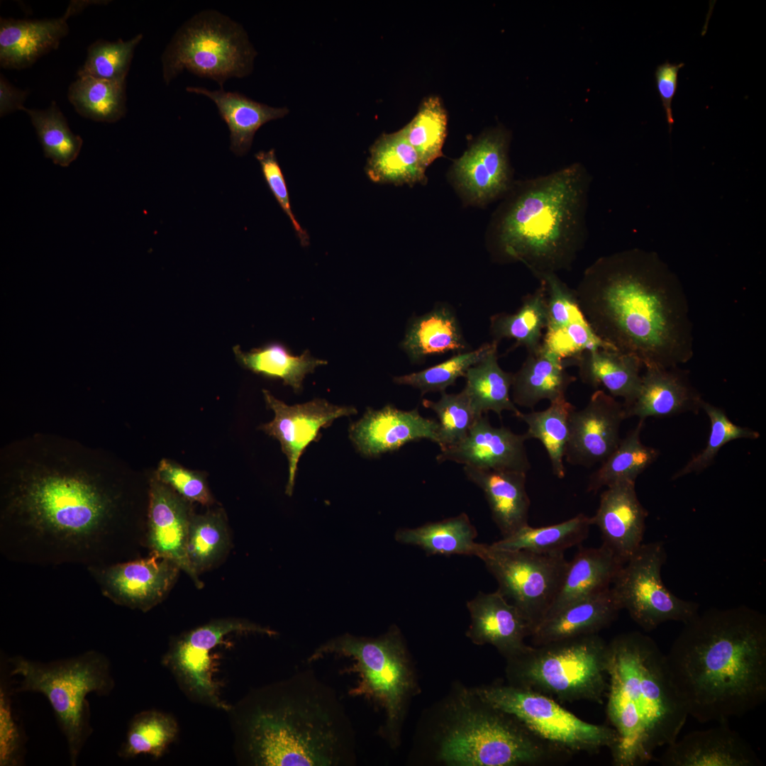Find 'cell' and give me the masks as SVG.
Wrapping results in <instances>:
<instances>
[{"label":"cell","mask_w":766,"mask_h":766,"mask_svg":"<svg viewBox=\"0 0 766 766\" xmlns=\"http://www.w3.org/2000/svg\"><path fill=\"white\" fill-rule=\"evenodd\" d=\"M623 565L603 543L599 548L580 549L568 562L560 589L544 618L572 602L610 588Z\"/></svg>","instance_id":"f1b7e54d"},{"label":"cell","mask_w":766,"mask_h":766,"mask_svg":"<svg viewBox=\"0 0 766 766\" xmlns=\"http://www.w3.org/2000/svg\"><path fill=\"white\" fill-rule=\"evenodd\" d=\"M255 156L260 165L263 177L270 191L289 218L301 244L307 245L309 236L297 222L292 211L287 184L274 150L271 149L268 151H260Z\"/></svg>","instance_id":"db71d44e"},{"label":"cell","mask_w":766,"mask_h":766,"mask_svg":"<svg viewBox=\"0 0 766 766\" xmlns=\"http://www.w3.org/2000/svg\"><path fill=\"white\" fill-rule=\"evenodd\" d=\"M684 65L683 62L670 63L666 60L663 64L658 65L655 72L656 86L665 111L670 133L674 124L672 102L677 89L679 71Z\"/></svg>","instance_id":"11a10c76"},{"label":"cell","mask_w":766,"mask_h":766,"mask_svg":"<svg viewBox=\"0 0 766 766\" xmlns=\"http://www.w3.org/2000/svg\"><path fill=\"white\" fill-rule=\"evenodd\" d=\"M626 418L623 404L603 390L595 391L584 408L570 413L566 461L587 467L603 462L618 446Z\"/></svg>","instance_id":"e0dca14e"},{"label":"cell","mask_w":766,"mask_h":766,"mask_svg":"<svg viewBox=\"0 0 766 766\" xmlns=\"http://www.w3.org/2000/svg\"><path fill=\"white\" fill-rule=\"evenodd\" d=\"M331 655L351 660L350 671L358 679L349 689L350 696H362L384 711L382 734L391 747H396L406 704L414 689L412 667L399 628L392 626L377 638L344 633L321 644L307 660Z\"/></svg>","instance_id":"52a82bcc"},{"label":"cell","mask_w":766,"mask_h":766,"mask_svg":"<svg viewBox=\"0 0 766 766\" xmlns=\"http://www.w3.org/2000/svg\"><path fill=\"white\" fill-rule=\"evenodd\" d=\"M498 342L492 340L477 349L454 354L449 359L423 370L396 377L394 381L399 384L411 386L421 392H445L455 384L456 380L465 377L468 369L480 362L492 352L497 350Z\"/></svg>","instance_id":"7dc6e473"},{"label":"cell","mask_w":766,"mask_h":766,"mask_svg":"<svg viewBox=\"0 0 766 766\" xmlns=\"http://www.w3.org/2000/svg\"><path fill=\"white\" fill-rule=\"evenodd\" d=\"M592 518L579 514L565 521L543 527L528 524L490 545L503 550H526L538 554H557L587 538Z\"/></svg>","instance_id":"d590c367"},{"label":"cell","mask_w":766,"mask_h":766,"mask_svg":"<svg viewBox=\"0 0 766 766\" xmlns=\"http://www.w3.org/2000/svg\"><path fill=\"white\" fill-rule=\"evenodd\" d=\"M256 51L243 27L213 9L201 11L185 21L162 52V77L169 84L184 70L209 78L223 89L232 77L252 70Z\"/></svg>","instance_id":"9c48e42d"},{"label":"cell","mask_w":766,"mask_h":766,"mask_svg":"<svg viewBox=\"0 0 766 766\" xmlns=\"http://www.w3.org/2000/svg\"><path fill=\"white\" fill-rule=\"evenodd\" d=\"M702 399L677 367H645L638 396L624 407L626 417H666L687 411L696 412Z\"/></svg>","instance_id":"4316f807"},{"label":"cell","mask_w":766,"mask_h":766,"mask_svg":"<svg viewBox=\"0 0 766 766\" xmlns=\"http://www.w3.org/2000/svg\"><path fill=\"white\" fill-rule=\"evenodd\" d=\"M727 723L677 739L654 760L664 766L762 765L752 747Z\"/></svg>","instance_id":"7402d4cb"},{"label":"cell","mask_w":766,"mask_h":766,"mask_svg":"<svg viewBox=\"0 0 766 766\" xmlns=\"http://www.w3.org/2000/svg\"><path fill=\"white\" fill-rule=\"evenodd\" d=\"M100 1H72L57 18L18 20L1 18L0 65L7 69L30 67L38 59L57 49L68 33L67 18Z\"/></svg>","instance_id":"603a6c76"},{"label":"cell","mask_w":766,"mask_h":766,"mask_svg":"<svg viewBox=\"0 0 766 766\" xmlns=\"http://www.w3.org/2000/svg\"><path fill=\"white\" fill-rule=\"evenodd\" d=\"M477 531L465 513L413 528L399 529L396 541L423 549L428 555H465L479 557L484 544L474 541Z\"/></svg>","instance_id":"836d02e7"},{"label":"cell","mask_w":766,"mask_h":766,"mask_svg":"<svg viewBox=\"0 0 766 766\" xmlns=\"http://www.w3.org/2000/svg\"><path fill=\"white\" fill-rule=\"evenodd\" d=\"M574 290L595 333L645 367L670 368L694 355L693 326L684 288L653 252L634 248L602 256Z\"/></svg>","instance_id":"6da1fadb"},{"label":"cell","mask_w":766,"mask_h":766,"mask_svg":"<svg viewBox=\"0 0 766 766\" xmlns=\"http://www.w3.org/2000/svg\"><path fill=\"white\" fill-rule=\"evenodd\" d=\"M548 319L547 295L543 282L533 293L524 297L521 306L512 314L501 313L490 318L493 340H515V347L523 346L528 352L537 350L542 344L543 330Z\"/></svg>","instance_id":"ab89813d"},{"label":"cell","mask_w":766,"mask_h":766,"mask_svg":"<svg viewBox=\"0 0 766 766\" xmlns=\"http://www.w3.org/2000/svg\"><path fill=\"white\" fill-rule=\"evenodd\" d=\"M622 609L611 587L572 602L546 616L531 635L535 646L596 634Z\"/></svg>","instance_id":"484cf974"},{"label":"cell","mask_w":766,"mask_h":766,"mask_svg":"<svg viewBox=\"0 0 766 766\" xmlns=\"http://www.w3.org/2000/svg\"><path fill=\"white\" fill-rule=\"evenodd\" d=\"M592 181L575 162L517 184L494 223L497 255L522 262L539 280L569 270L587 241Z\"/></svg>","instance_id":"277c9868"},{"label":"cell","mask_w":766,"mask_h":766,"mask_svg":"<svg viewBox=\"0 0 766 766\" xmlns=\"http://www.w3.org/2000/svg\"><path fill=\"white\" fill-rule=\"evenodd\" d=\"M28 92L23 91L13 87L6 79L1 74L0 77V116L4 117L6 115L21 110V107L24 106L23 103L26 101Z\"/></svg>","instance_id":"9f6ffc18"},{"label":"cell","mask_w":766,"mask_h":766,"mask_svg":"<svg viewBox=\"0 0 766 766\" xmlns=\"http://www.w3.org/2000/svg\"><path fill=\"white\" fill-rule=\"evenodd\" d=\"M462 701L440 742L438 757L444 762L513 766L535 763L544 757L538 738L512 716L481 701L478 708Z\"/></svg>","instance_id":"30bf717a"},{"label":"cell","mask_w":766,"mask_h":766,"mask_svg":"<svg viewBox=\"0 0 766 766\" xmlns=\"http://www.w3.org/2000/svg\"><path fill=\"white\" fill-rule=\"evenodd\" d=\"M669 677L688 715L728 722L766 698V618L746 606L695 616L665 655Z\"/></svg>","instance_id":"3957f363"},{"label":"cell","mask_w":766,"mask_h":766,"mask_svg":"<svg viewBox=\"0 0 766 766\" xmlns=\"http://www.w3.org/2000/svg\"><path fill=\"white\" fill-rule=\"evenodd\" d=\"M565 364L576 365L584 384L595 389L602 386L613 397L623 398L624 407L630 406L639 393L642 382L640 372L643 365L633 355L614 349H597L584 352Z\"/></svg>","instance_id":"f546056e"},{"label":"cell","mask_w":766,"mask_h":766,"mask_svg":"<svg viewBox=\"0 0 766 766\" xmlns=\"http://www.w3.org/2000/svg\"><path fill=\"white\" fill-rule=\"evenodd\" d=\"M701 408L706 412L711 423L707 445L685 466L677 471L672 477V479L705 470L712 463L720 449L730 441L741 438L757 439L760 437L759 433L756 431L733 423L724 411L719 407L702 399Z\"/></svg>","instance_id":"f907efd6"},{"label":"cell","mask_w":766,"mask_h":766,"mask_svg":"<svg viewBox=\"0 0 766 766\" xmlns=\"http://www.w3.org/2000/svg\"><path fill=\"white\" fill-rule=\"evenodd\" d=\"M609 645L592 634L531 647L508 659L514 685L567 701L600 702L609 688Z\"/></svg>","instance_id":"ba28073f"},{"label":"cell","mask_w":766,"mask_h":766,"mask_svg":"<svg viewBox=\"0 0 766 766\" xmlns=\"http://www.w3.org/2000/svg\"><path fill=\"white\" fill-rule=\"evenodd\" d=\"M528 353L521 368L513 374L514 404L533 409L541 400L552 402L565 397L576 378L567 372L564 360L542 344Z\"/></svg>","instance_id":"1f68e13d"},{"label":"cell","mask_w":766,"mask_h":766,"mask_svg":"<svg viewBox=\"0 0 766 766\" xmlns=\"http://www.w3.org/2000/svg\"><path fill=\"white\" fill-rule=\"evenodd\" d=\"M426 168L399 130L383 134L374 142L366 171L374 182L413 185L426 181Z\"/></svg>","instance_id":"e575fe53"},{"label":"cell","mask_w":766,"mask_h":766,"mask_svg":"<svg viewBox=\"0 0 766 766\" xmlns=\"http://www.w3.org/2000/svg\"><path fill=\"white\" fill-rule=\"evenodd\" d=\"M643 422L640 420L635 428L621 439L616 449L591 475L589 492H596L618 482H635L637 477L656 460L659 452L640 440Z\"/></svg>","instance_id":"b9f144b4"},{"label":"cell","mask_w":766,"mask_h":766,"mask_svg":"<svg viewBox=\"0 0 766 766\" xmlns=\"http://www.w3.org/2000/svg\"><path fill=\"white\" fill-rule=\"evenodd\" d=\"M606 487L592 523L599 528L603 544L625 564L642 544L648 511L638 499L635 482L622 481Z\"/></svg>","instance_id":"cb8c5ba5"},{"label":"cell","mask_w":766,"mask_h":766,"mask_svg":"<svg viewBox=\"0 0 766 766\" xmlns=\"http://www.w3.org/2000/svg\"><path fill=\"white\" fill-rule=\"evenodd\" d=\"M68 99L83 117L114 123L127 111L126 79H106L90 76L78 77L68 89Z\"/></svg>","instance_id":"f35d334b"},{"label":"cell","mask_w":766,"mask_h":766,"mask_svg":"<svg viewBox=\"0 0 766 766\" xmlns=\"http://www.w3.org/2000/svg\"><path fill=\"white\" fill-rule=\"evenodd\" d=\"M608 718L618 740L611 750L618 766L645 765L675 742L688 713L668 675L665 654L638 632L609 644Z\"/></svg>","instance_id":"5b68a950"},{"label":"cell","mask_w":766,"mask_h":766,"mask_svg":"<svg viewBox=\"0 0 766 766\" xmlns=\"http://www.w3.org/2000/svg\"><path fill=\"white\" fill-rule=\"evenodd\" d=\"M267 408L274 411L272 421L260 426L270 436L279 440L289 462V478L285 492H293L298 462L306 447L316 440L321 428L331 425L342 416L357 413L350 406H337L323 399L289 406L276 399L269 391L262 390Z\"/></svg>","instance_id":"2e32d148"},{"label":"cell","mask_w":766,"mask_h":766,"mask_svg":"<svg viewBox=\"0 0 766 766\" xmlns=\"http://www.w3.org/2000/svg\"><path fill=\"white\" fill-rule=\"evenodd\" d=\"M233 633L277 635L274 630L248 620L225 618L196 627L170 642L162 664L192 701L226 712L231 709L221 698L218 682L213 678L211 651Z\"/></svg>","instance_id":"7c38bea8"},{"label":"cell","mask_w":766,"mask_h":766,"mask_svg":"<svg viewBox=\"0 0 766 766\" xmlns=\"http://www.w3.org/2000/svg\"><path fill=\"white\" fill-rule=\"evenodd\" d=\"M187 91L204 95L216 106L218 113L230 131V149L238 156L246 154L256 131L266 123L283 118L286 107H272L252 100L238 93L209 90L201 87H187Z\"/></svg>","instance_id":"4dcf8cb0"},{"label":"cell","mask_w":766,"mask_h":766,"mask_svg":"<svg viewBox=\"0 0 766 766\" xmlns=\"http://www.w3.org/2000/svg\"><path fill=\"white\" fill-rule=\"evenodd\" d=\"M665 558L662 542L642 543L612 584L621 609L647 631L669 621L685 623L699 613L698 604L682 599L665 587L661 578Z\"/></svg>","instance_id":"5bb4252c"},{"label":"cell","mask_w":766,"mask_h":766,"mask_svg":"<svg viewBox=\"0 0 766 766\" xmlns=\"http://www.w3.org/2000/svg\"><path fill=\"white\" fill-rule=\"evenodd\" d=\"M479 558L496 579L497 591L524 616L531 634L560 589L568 563L564 553L503 550L484 544Z\"/></svg>","instance_id":"4fadbf2b"},{"label":"cell","mask_w":766,"mask_h":766,"mask_svg":"<svg viewBox=\"0 0 766 766\" xmlns=\"http://www.w3.org/2000/svg\"><path fill=\"white\" fill-rule=\"evenodd\" d=\"M3 684L0 688V765L16 766L23 763L24 736L15 716L9 689Z\"/></svg>","instance_id":"f5cc1de1"},{"label":"cell","mask_w":766,"mask_h":766,"mask_svg":"<svg viewBox=\"0 0 766 766\" xmlns=\"http://www.w3.org/2000/svg\"><path fill=\"white\" fill-rule=\"evenodd\" d=\"M157 479L166 484L189 502L210 505L213 502L205 477L201 472L162 460L157 471Z\"/></svg>","instance_id":"816d5d0a"},{"label":"cell","mask_w":766,"mask_h":766,"mask_svg":"<svg viewBox=\"0 0 766 766\" xmlns=\"http://www.w3.org/2000/svg\"><path fill=\"white\" fill-rule=\"evenodd\" d=\"M401 347L414 364L421 363L429 356L450 352L456 354L469 348L455 313L444 304L412 318Z\"/></svg>","instance_id":"d6a6232c"},{"label":"cell","mask_w":766,"mask_h":766,"mask_svg":"<svg viewBox=\"0 0 766 766\" xmlns=\"http://www.w3.org/2000/svg\"><path fill=\"white\" fill-rule=\"evenodd\" d=\"M447 121L440 99L430 96L422 102L414 118L401 129L426 167L443 155Z\"/></svg>","instance_id":"bcb514c9"},{"label":"cell","mask_w":766,"mask_h":766,"mask_svg":"<svg viewBox=\"0 0 766 766\" xmlns=\"http://www.w3.org/2000/svg\"><path fill=\"white\" fill-rule=\"evenodd\" d=\"M422 404L433 411L438 416V445L440 450L453 446L465 438L479 417L464 389L457 394L441 392L438 401L423 399Z\"/></svg>","instance_id":"c3c4849f"},{"label":"cell","mask_w":766,"mask_h":766,"mask_svg":"<svg viewBox=\"0 0 766 766\" xmlns=\"http://www.w3.org/2000/svg\"><path fill=\"white\" fill-rule=\"evenodd\" d=\"M190 502L157 479L152 480L145 533L150 554L174 562L186 572L197 588L204 584L192 570L187 554L191 517Z\"/></svg>","instance_id":"ac0fdd59"},{"label":"cell","mask_w":766,"mask_h":766,"mask_svg":"<svg viewBox=\"0 0 766 766\" xmlns=\"http://www.w3.org/2000/svg\"><path fill=\"white\" fill-rule=\"evenodd\" d=\"M228 713L242 765L356 764L355 733L345 708L311 669L250 690Z\"/></svg>","instance_id":"7a4b0ae2"},{"label":"cell","mask_w":766,"mask_h":766,"mask_svg":"<svg viewBox=\"0 0 766 766\" xmlns=\"http://www.w3.org/2000/svg\"><path fill=\"white\" fill-rule=\"evenodd\" d=\"M526 440L525 434H516L504 426L494 427L487 417L481 416L465 438L440 450L436 460L478 469L527 473L531 464L525 447Z\"/></svg>","instance_id":"ffe728a7"},{"label":"cell","mask_w":766,"mask_h":766,"mask_svg":"<svg viewBox=\"0 0 766 766\" xmlns=\"http://www.w3.org/2000/svg\"><path fill=\"white\" fill-rule=\"evenodd\" d=\"M438 422L422 416L417 409L403 411L387 404L379 410L367 408L350 425L349 436L360 454L374 457L421 439L438 444Z\"/></svg>","instance_id":"d6986e66"},{"label":"cell","mask_w":766,"mask_h":766,"mask_svg":"<svg viewBox=\"0 0 766 766\" xmlns=\"http://www.w3.org/2000/svg\"><path fill=\"white\" fill-rule=\"evenodd\" d=\"M507 146L506 133L496 129L479 138L455 162L457 182L472 201L489 202L511 188Z\"/></svg>","instance_id":"44dd1931"},{"label":"cell","mask_w":766,"mask_h":766,"mask_svg":"<svg viewBox=\"0 0 766 766\" xmlns=\"http://www.w3.org/2000/svg\"><path fill=\"white\" fill-rule=\"evenodd\" d=\"M230 547L225 514L219 509L192 514L187 544L189 564L196 574L218 564Z\"/></svg>","instance_id":"ee69618b"},{"label":"cell","mask_w":766,"mask_h":766,"mask_svg":"<svg viewBox=\"0 0 766 766\" xmlns=\"http://www.w3.org/2000/svg\"><path fill=\"white\" fill-rule=\"evenodd\" d=\"M471 623L466 635L477 645L490 644L508 659L528 650L524 640L531 635L530 626L514 605L496 590L479 592L467 601Z\"/></svg>","instance_id":"d4e9b609"},{"label":"cell","mask_w":766,"mask_h":766,"mask_svg":"<svg viewBox=\"0 0 766 766\" xmlns=\"http://www.w3.org/2000/svg\"><path fill=\"white\" fill-rule=\"evenodd\" d=\"M179 731L178 723L170 714L155 709L140 711L129 722L118 755L126 760L140 755L160 759L176 740Z\"/></svg>","instance_id":"60d3db41"},{"label":"cell","mask_w":766,"mask_h":766,"mask_svg":"<svg viewBox=\"0 0 766 766\" xmlns=\"http://www.w3.org/2000/svg\"><path fill=\"white\" fill-rule=\"evenodd\" d=\"M179 567L156 555L87 570L101 594L115 604L147 612L161 603L172 588Z\"/></svg>","instance_id":"9a60e30c"},{"label":"cell","mask_w":766,"mask_h":766,"mask_svg":"<svg viewBox=\"0 0 766 766\" xmlns=\"http://www.w3.org/2000/svg\"><path fill=\"white\" fill-rule=\"evenodd\" d=\"M28 113L34 126L44 155L54 164L68 167L75 160L82 148V138L74 134L55 101L44 110L21 107Z\"/></svg>","instance_id":"f6af8a7d"},{"label":"cell","mask_w":766,"mask_h":766,"mask_svg":"<svg viewBox=\"0 0 766 766\" xmlns=\"http://www.w3.org/2000/svg\"><path fill=\"white\" fill-rule=\"evenodd\" d=\"M463 470L467 478L484 492L502 537L528 524L530 499L526 489V473L470 466H464Z\"/></svg>","instance_id":"83f0119b"},{"label":"cell","mask_w":766,"mask_h":766,"mask_svg":"<svg viewBox=\"0 0 766 766\" xmlns=\"http://www.w3.org/2000/svg\"><path fill=\"white\" fill-rule=\"evenodd\" d=\"M575 407L565 397L550 402L545 410L521 413L516 416L527 425V439L541 442L548 455L553 473L558 478L565 475L563 458L570 435L569 420Z\"/></svg>","instance_id":"7bdbcfd3"},{"label":"cell","mask_w":766,"mask_h":766,"mask_svg":"<svg viewBox=\"0 0 766 766\" xmlns=\"http://www.w3.org/2000/svg\"><path fill=\"white\" fill-rule=\"evenodd\" d=\"M473 694L481 701L515 718L538 739L568 752L596 751L616 745L613 727L586 722L566 710L553 698L530 689L510 685L477 688Z\"/></svg>","instance_id":"8fae6325"},{"label":"cell","mask_w":766,"mask_h":766,"mask_svg":"<svg viewBox=\"0 0 766 766\" xmlns=\"http://www.w3.org/2000/svg\"><path fill=\"white\" fill-rule=\"evenodd\" d=\"M9 663L10 676L21 678L15 692L40 693L49 701L65 738L70 764L76 765L93 732L87 696L109 695L115 687L110 660L91 650L50 662L18 655Z\"/></svg>","instance_id":"8992f818"},{"label":"cell","mask_w":766,"mask_h":766,"mask_svg":"<svg viewBox=\"0 0 766 766\" xmlns=\"http://www.w3.org/2000/svg\"><path fill=\"white\" fill-rule=\"evenodd\" d=\"M233 350L237 362L244 368L267 377L281 379L284 385L292 387L295 392L301 391L307 374L313 372L316 367L327 364L325 360L312 357L308 350L299 356L292 355L278 343H271L249 352L235 345Z\"/></svg>","instance_id":"8d00e7d4"},{"label":"cell","mask_w":766,"mask_h":766,"mask_svg":"<svg viewBox=\"0 0 766 766\" xmlns=\"http://www.w3.org/2000/svg\"><path fill=\"white\" fill-rule=\"evenodd\" d=\"M464 377L466 384L463 389L478 416L490 411L500 417L504 411H511L515 416L520 412L510 396L513 374L499 365L497 350L470 367Z\"/></svg>","instance_id":"74e56055"},{"label":"cell","mask_w":766,"mask_h":766,"mask_svg":"<svg viewBox=\"0 0 766 766\" xmlns=\"http://www.w3.org/2000/svg\"><path fill=\"white\" fill-rule=\"evenodd\" d=\"M142 39L143 35L138 34L126 41L121 39L114 42L95 41L87 48V59L77 76L126 79L134 50Z\"/></svg>","instance_id":"681fc988"}]
</instances>
